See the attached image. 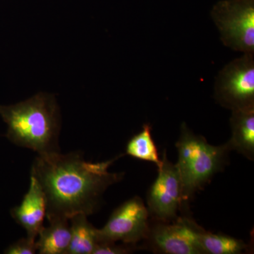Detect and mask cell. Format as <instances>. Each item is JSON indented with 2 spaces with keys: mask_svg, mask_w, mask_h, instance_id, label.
I'll use <instances>...</instances> for the list:
<instances>
[{
  "mask_svg": "<svg viewBox=\"0 0 254 254\" xmlns=\"http://www.w3.org/2000/svg\"><path fill=\"white\" fill-rule=\"evenodd\" d=\"M37 252L36 240L26 237L9 246L4 253L7 254H33Z\"/></svg>",
  "mask_w": 254,
  "mask_h": 254,
  "instance_id": "obj_15",
  "label": "cell"
},
{
  "mask_svg": "<svg viewBox=\"0 0 254 254\" xmlns=\"http://www.w3.org/2000/svg\"><path fill=\"white\" fill-rule=\"evenodd\" d=\"M120 157L93 163L85 160L79 152L38 155L32 165L31 176L44 192L48 221L95 213L105 190L123 179L125 174L109 171Z\"/></svg>",
  "mask_w": 254,
  "mask_h": 254,
  "instance_id": "obj_1",
  "label": "cell"
},
{
  "mask_svg": "<svg viewBox=\"0 0 254 254\" xmlns=\"http://www.w3.org/2000/svg\"><path fill=\"white\" fill-rule=\"evenodd\" d=\"M126 153L129 156L150 162L160 166L161 159L159 157L158 148L153 141L151 133V127L145 124L141 131L134 135L127 143Z\"/></svg>",
  "mask_w": 254,
  "mask_h": 254,
  "instance_id": "obj_13",
  "label": "cell"
},
{
  "mask_svg": "<svg viewBox=\"0 0 254 254\" xmlns=\"http://www.w3.org/2000/svg\"><path fill=\"white\" fill-rule=\"evenodd\" d=\"M232 136L228 145L245 158L254 159V107L232 111Z\"/></svg>",
  "mask_w": 254,
  "mask_h": 254,
  "instance_id": "obj_10",
  "label": "cell"
},
{
  "mask_svg": "<svg viewBox=\"0 0 254 254\" xmlns=\"http://www.w3.org/2000/svg\"><path fill=\"white\" fill-rule=\"evenodd\" d=\"M132 245H117L116 243H100L97 245L93 254H125L133 251Z\"/></svg>",
  "mask_w": 254,
  "mask_h": 254,
  "instance_id": "obj_16",
  "label": "cell"
},
{
  "mask_svg": "<svg viewBox=\"0 0 254 254\" xmlns=\"http://www.w3.org/2000/svg\"><path fill=\"white\" fill-rule=\"evenodd\" d=\"M176 147L178 161L175 165L181 180L184 204L222 171L231 149L227 143L218 146L210 144L203 136L190 131L185 123Z\"/></svg>",
  "mask_w": 254,
  "mask_h": 254,
  "instance_id": "obj_3",
  "label": "cell"
},
{
  "mask_svg": "<svg viewBox=\"0 0 254 254\" xmlns=\"http://www.w3.org/2000/svg\"><path fill=\"white\" fill-rule=\"evenodd\" d=\"M212 19L224 46L254 53V0H222L212 9Z\"/></svg>",
  "mask_w": 254,
  "mask_h": 254,
  "instance_id": "obj_4",
  "label": "cell"
},
{
  "mask_svg": "<svg viewBox=\"0 0 254 254\" xmlns=\"http://www.w3.org/2000/svg\"><path fill=\"white\" fill-rule=\"evenodd\" d=\"M11 217L23 227L27 237L36 240L46 218L47 203L44 192L34 177L31 176L29 189L19 205L11 209Z\"/></svg>",
  "mask_w": 254,
  "mask_h": 254,
  "instance_id": "obj_9",
  "label": "cell"
},
{
  "mask_svg": "<svg viewBox=\"0 0 254 254\" xmlns=\"http://www.w3.org/2000/svg\"><path fill=\"white\" fill-rule=\"evenodd\" d=\"M0 116L11 143L38 155L60 153V113L54 95L39 93L17 104L0 105Z\"/></svg>",
  "mask_w": 254,
  "mask_h": 254,
  "instance_id": "obj_2",
  "label": "cell"
},
{
  "mask_svg": "<svg viewBox=\"0 0 254 254\" xmlns=\"http://www.w3.org/2000/svg\"><path fill=\"white\" fill-rule=\"evenodd\" d=\"M43 227L36 240L37 252L40 254H67L71 241V230L66 219H53Z\"/></svg>",
  "mask_w": 254,
  "mask_h": 254,
  "instance_id": "obj_11",
  "label": "cell"
},
{
  "mask_svg": "<svg viewBox=\"0 0 254 254\" xmlns=\"http://www.w3.org/2000/svg\"><path fill=\"white\" fill-rule=\"evenodd\" d=\"M149 215L139 197L127 200L114 210L103 228L98 229V244L120 242L136 245L147 240L150 230Z\"/></svg>",
  "mask_w": 254,
  "mask_h": 254,
  "instance_id": "obj_6",
  "label": "cell"
},
{
  "mask_svg": "<svg viewBox=\"0 0 254 254\" xmlns=\"http://www.w3.org/2000/svg\"><path fill=\"white\" fill-rule=\"evenodd\" d=\"M71 241L67 254H93L98 245V229L90 223L84 214L69 218Z\"/></svg>",
  "mask_w": 254,
  "mask_h": 254,
  "instance_id": "obj_12",
  "label": "cell"
},
{
  "mask_svg": "<svg viewBox=\"0 0 254 254\" xmlns=\"http://www.w3.org/2000/svg\"><path fill=\"white\" fill-rule=\"evenodd\" d=\"M158 175L148 192L147 203L149 214L158 222L173 221L183 206L181 180L176 165L164 152Z\"/></svg>",
  "mask_w": 254,
  "mask_h": 254,
  "instance_id": "obj_7",
  "label": "cell"
},
{
  "mask_svg": "<svg viewBox=\"0 0 254 254\" xmlns=\"http://www.w3.org/2000/svg\"><path fill=\"white\" fill-rule=\"evenodd\" d=\"M214 95L219 104L232 111L254 107V54H244L219 71Z\"/></svg>",
  "mask_w": 254,
  "mask_h": 254,
  "instance_id": "obj_5",
  "label": "cell"
},
{
  "mask_svg": "<svg viewBox=\"0 0 254 254\" xmlns=\"http://www.w3.org/2000/svg\"><path fill=\"white\" fill-rule=\"evenodd\" d=\"M203 231L193 220L182 217L150 227L147 240L162 254H204L200 243Z\"/></svg>",
  "mask_w": 254,
  "mask_h": 254,
  "instance_id": "obj_8",
  "label": "cell"
},
{
  "mask_svg": "<svg viewBox=\"0 0 254 254\" xmlns=\"http://www.w3.org/2000/svg\"><path fill=\"white\" fill-rule=\"evenodd\" d=\"M200 243L204 254H239L247 247L243 241L204 230L200 235Z\"/></svg>",
  "mask_w": 254,
  "mask_h": 254,
  "instance_id": "obj_14",
  "label": "cell"
}]
</instances>
